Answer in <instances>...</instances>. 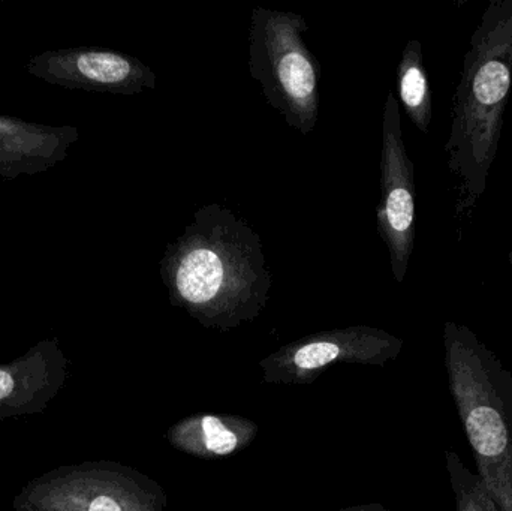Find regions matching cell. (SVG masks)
<instances>
[{
    "label": "cell",
    "mask_w": 512,
    "mask_h": 511,
    "mask_svg": "<svg viewBox=\"0 0 512 511\" xmlns=\"http://www.w3.org/2000/svg\"><path fill=\"white\" fill-rule=\"evenodd\" d=\"M508 260H510V266L512 269V251L510 252V255H508Z\"/></svg>",
    "instance_id": "obj_15"
},
{
    "label": "cell",
    "mask_w": 512,
    "mask_h": 511,
    "mask_svg": "<svg viewBox=\"0 0 512 511\" xmlns=\"http://www.w3.org/2000/svg\"><path fill=\"white\" fill-rule=\"evenodd\" d=\"M445 459L456 503L454 511H501L481 477L472 473L454 450H447Z\"/></svg>",
    "instance_id": "obj_13"
},
{
    "label": "cell",
    "mask_w": 512,
    "mask_h": 511,
    "mask_svg": "<svg viewBox=\"0 0 512 511\" xmlns=\"http://www.w3.org/2000/svg\"><path fill=\"white\" fill-rule=\"evenodd\" d=\"M400 104L418 131L427 134L433 117L432 87L424 66L423 45L411 39L405 45L397 66Z\"/></svg>",
    "instance_id": "obj_12"
},
{
    "label": "cell",
    "mask_w": 512,
    "mask_h": 511,
    "mask_svg": "<svg viewBox=\"0 0 512 511\" xmlns=\"http://www.w3.org/2000/svg\"><path fill=\"white\" fill-rule=\"evenodd\" d=\"M78 140L75 126L44 125L0 114V179L45 173L65 161Z\"/></svg>",
    "instance_id": "obj_10"
},
{
    "label": "cell",
    "mask_w": 512,
    "mask_h": 511,
    "mask_svg": "<svg viewBox=\"0 0 512 511\" xmlns=\"http://www.w3.org/2000/svg\"><path fill=\"white\" fill-rule=\"evenodd\" d=\"M27 74L63 89L135 96L155 89L156 75L131 54L102 47L42 51L26 63Z\"/></svg>",
    "instance_id": "obj_8"
},
{
    "label": "cell",
    "mask_w": 512,
    "mask_h": 511,
    "mask_svg": "<svg viewBox=\"0 0 512 511\" xmlns=\"http://www.w3.org/2000/svg\"><path fill=\"white\" fill-rule=\"evenodd\" d=\"M14 511H33V510H30V509H17V510H14Z\"/></svg>",
    "instance_id": "obj_16"
},
{
    "label": "cell",
    "mask_w": 512,
    "mask_h": 511,
    "mask_svg": "<svg viewBox=\"0 0 512 511\" xmlns=\"http://www.w3.org/2000/svg\"><path fill=\"white\" fill-rule=\"evenodd\" d=\"M300 14L256 6L249 27V72L265 101L295 131L309 135L319 113L321 65L304 42Z\"/></svg>",
    "instance_id": "obj_4"
},
{
    "label": "cell",
    "mask_w": 512,
    "mask_h": 511,
    "mask_svg": "<svg viewBox=\"0 0 512 511\" xmlns=\"http://www.w3.org/2000/svg\"><path fill=\"white\" fill-rule=\"evenodd\" d=\"M0 2H3V0H0Z\"/></svg>",
    "instance_id": "obj_17"
},
{
    "label": "cell",
    "mask_w": 512,
    "mask_h": 511,
    "mask_svg": "<svg viewBox=\"0 0 512 511\" xmlns=\"http://www.w3.org/2000/svg\"><path fill=\"white\" fill-rule=\"evenodd\" d=\"M512 90V0H492L472 33L451 108L444 152L456 180V216L486 192Z\"/></svg>",
    "instance_id": "obj_2"
},
{
    "label": "cell",
    "mask_w": 512,
    "mask_h": 511,
    "mask_svg": "<svg viewBox=\"0 0 512 511\" xmlns=\"http://www.w3.org/2000/svg\"><path fill=\"white\" fill-rule=\"evenodd\" d=\"M339 511H390L385 509L382 504H364V506H355L348 507V509H343Z\"/></svg>",
    "instance_id": "obj_14"
},
{
    "label": "cell",
    "mask_w": 512,
    "mask_h": 511,
    "mask_svg": "<svg viewBox=\"0 0 512 511\" xmlns=\"http://www.w3.org/2000/svg\"><path fill=\"white\" fill-rule=\"evenodd\" d=\"M164 489L119 462L62 465L27 483L12 509L33 511H167Z\"/></svg>",
    "instance_id": "obj_5"
},
{
    "label": "cell",
    "mask_w": 512,
    "mask_h": 511,
    "mask_svg": "<svg viewBox=\"0 0 512 511\" xmlns=\"http://www.w3.org/2000/svg\"><path fill=\"white\" fill-rule=\"evenodd\" d=\"M445 366L454 405L496 506L512 511V374L463 324L444 326Z\"/></svg>",
    "instance_id": "obj_3"
},
{
    "label": "cell",
    "mask_w": 512,
    "mask_h": 511,
    "mask_svg": "<svg viewBox=\"0 0 512 511\" xmlns=\"http://www.w3.org/2000/svg\"><path fill=\"white\" fill-rule=\"evenodd\" d=\"M402 348V339L385 330L351 326L289 342L262 359L259 368L265 383L306 386L333 366H385L399 357Z\"/></svg>",
    "instance_id": "obj_6"
},
{
    "label": "cell",
    "mask_w": 512,
    "mask_h": 511,
    "mask_svg": "<svg viewBox=\"0 0 512 511\" xmlns=\"http://www.w3.org/2000/svg\"><path fill=\"white\" fill-rule=\"evenodd\" d=\"M381 198L376 209V231L390 255L391 272L405 281L415 243L414 162L403 140L400 104L388 92L382 116Z\"/></svg>",
    "instance_id": "obj_7"
},
{
    "label": "cell",
    "mask_w": 512,
    "mask_h": 511,
    "mask_svg": "<svg viewBox=\"0 0 512 511\" xmlns=\"http://www.w3.org/2000/svg\"><path fill=\"white\" fill-rule=\"evenodd\" d=\"M258 431L255 422L237 414L198 413L174 423L167 438L185 455L218 461L248 449Z\"/></svg>",
    "instance_id": "obj_11"
},
{
    "label": "cell",
    "mask_w": 512,
    "mask_h": 511,
    "mask_svg": "<svg viewBox=\"0 0 512 511\" xmlns=\"http://www.w3.org/2000/svg\"><path fill=\"white\" fill-rule=\"evenodd\" d=\"M159 272L170 303L206 329L230 332L261 315L273 276L261 236L222 204H204L168 243Z\"/></svg>",
    "instance_id": "obj_1"
},
{
    "label": "cell",
    "mask_w": 512,
    "mask_h": 511,
    "mask_svg": "<svg viewBox=\"0 0 512 511\" xmlns=\"http://www.w3.org/2000/svg\"><path fill=\"white\" fill-rule=\"evenodd\" d=\"M68 377L59 339H42L9 363H0V420L47 410Z\"/></svg>",
    "instance_id": "obj_9"
}]
</instances>
